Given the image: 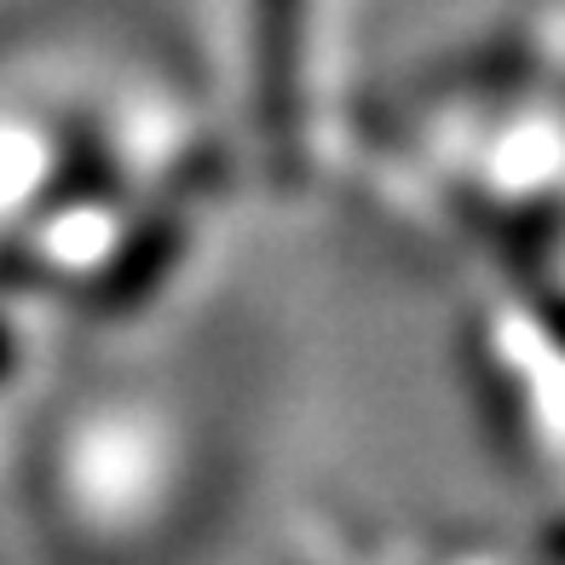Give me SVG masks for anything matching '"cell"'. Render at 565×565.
<instances>
[{
  "label": "cell",
  "instance_id": "6da1fadb",
  "mask_svg": "<svg viewBox=\"0 0 565 565\" xmlns=\"http://www.w3.org/2000/svg\"><path fill=\"white\" fill-rule=\"evenodd\" d=\"M289 64H295V0H266V98H271V127L282 134V105H289Z\"/></svg>",
  "mask_w": 565,
  "mask_h": 565
}]
</instances>
